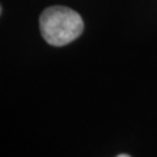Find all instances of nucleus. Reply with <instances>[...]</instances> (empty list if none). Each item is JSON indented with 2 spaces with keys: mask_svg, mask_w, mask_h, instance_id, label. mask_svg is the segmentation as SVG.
I'll list each match as a JSON object with an SVG mask.
<instances>
[{
  "mask_svg": "<svg viewBox=\"0 0 157 157\" xmlns=\"http://www.w3.org/2000/svg\"><path fill=\"white\" fill-rule=\"evenodd\" d=\"M43 39L51 46L60 47L73 42L84 32V21L76 11L63 7H48L39 16Z\"/></svg>",
  "mask_w": 157,
  "mask_h": 157,
  "instance_id": "obj_1",
  "label": "nucleus"
},
{
  "mask_svg": "<svg viewBox=\"0 0 157 157\" xmlns=\"http://www.w3.org/2000/svg\"><path fill=\"white\" fill-rule=\"evenodd\" d=\"M118 157H130V155H127V153H122V155H118Z\"/></svg>",
  "mask_w": 157,
  "mask_h": 157,
  "instance_id": "obj_2",
  "label": "nucleus"
},
{
  "mask_svg": "<svg viewBox=\"0 0 157 157\" xmlns=\"http://www.w3.org/2000/svg\"><path fill=\"white\" fill-rule=\"evenodd\" d=\"M0 14H2V7H0Z\"/></svg>",
  "mask_w": 157,
  "mask_h": 157,
  "instance_id": "obj_3",
  "label": "nucleus"
}]
</instances>
